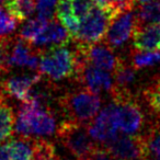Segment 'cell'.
I'll return each mask as SVG.
<instances>
[{
    "mask_svg": "<svg viewBox=\"0 0 160 160\" xmlns=\"http://www.w3.org/2000/svg\"><path fill=\"white\" fill-rule=\"evenodd\" d=\"M67 45L54 46L41 52L38 65V72L41 75L53 81L70 78L76 79L85 59L75 45L73 48H69Z\"/></svg>",
    "mask_w": 160,
    "mask_h": 160,
    "instance_id": "cell-1",
    "label": "cell"
},
{
    "mask_svg": "<svg viewBox=\"0 0 160 160\" xmlns=\"http://www.w3.org/2000/svg\"><path fill=\"white\" fill-rule=\"evenodd\" d=\"M57 104L65 120L88 126L98 115L101 98L99 93L85 87L60 94Z\"/></svg>",
    "mask_w": 160,
    "mask_h": 160,
    "instance_id": "cell-2",
    "label": "cell"
},
{
    "mask_svg": "<svg viewBox=\"0 0 160 160\" xmlns=\"http://www.w3.org/2000/svg\"><path fill=\"white\" fill-rule=\"evenodd\" d=\"M56 131L53 110L33 102H22L18 110L14 132L23 137H47Z\"/></svg>",
    "mask_w": 160,
    "mask_h": 160,
    "instance_id": "cell-3",
    "label": "cell"
},
{
    "mask_svg": "<svg viewBox=\"0 0 160 160\" xmlns=\"http://www.w3.org/2000/svg\"><path fill=\"white\" fill-rule=\"evenodd\" d=\"M60 142L77 160H89L98 144L88 132L87 125L64 120L57 128Z\"/></svg>",
    "mask_w": 160,
    "mask_h": 160,
    "instance_id": "cell-4",
    "label": "cell"
},
{
    "mask_svg": "<svg viewBox=\"0 0 160 160\" xmlns=\"http://www.w3.org/2000/svg\"><path fill=\"white\" fill-rule=\"evenodd\" d=\"M114 18L110 9L93 3L89 13L80 21L79 29L72 41L86 46L101 42L104 40L110 23Z\"/></svg>",
    "mask_w": 160,
    "mask_h": 160,
    "instance_id": "cell-5",
    "label": "cell"
},
{
    "mask_svg": "<svg viewBox=\"0 0 160 160\" xmlns=\"http://www.w3.org/2000/svg\"><path fill=\"white\" fill-rule=\"evenodd\" d=\"M116 107V123L122 133L136 135L145 126L146 116L136 94L113 100Z\"/></svg>",
    "mask_w": 160,
    "mask_h": 160,
    "instance_id": "cell-6",
    "label": "cell"
},
{
    "mask_svg": "<svg viewBox=\"0 0 160 160\" xmlns=\"http://www.w3.org/2000/svg\"><path fill=\"white\" fill-rule=\"evenodd\" d=\"M102 146L115 160H144L148 155L146 139L142 134H118L116 137Z\"/></svg>",
    "mask_w": 160,
    "mask_h": 160,
    "instance_id": "cell-7",
    "label": "cell"
},
{
    "mask_svg": "<svg viewBox=\"0 0 160 160\" xmlns=\"http://www.w3.org/2000/svg\"><path fill=\"white\" fill-rule=\"evenodd\" d=\"M41 52L19 36L11 38L7 53V67L9 71L13 67H27L31 70L38 69Z\"/></svg>",
    "mask_w": 160,
    "mask_h": 160,
    "instance_id": "cell-8",
    "label": "cell"
},
{
    "mask_svg": "<svg viewBox=\"0 0 160 160\" xmlns=\"http://www.w3.org/2000/svg\"><path fill=\"white\" fill-rule=\"evenodd\" d=\"M137 24V14L133 9L122 12L111 21L103 41L111 48H118L133 36Z\"/></svg>",
    "mask_w": 160,
    "mask_h": 160,
    "instance_id": "cell-9",
    "label": "cell"
},
{
    "mask_svg": "<svg viewBox=\"0 0 160 160\" xmlns=\"http://www.w3.org/2000/svg\"><path fill=\"white\" fill-rule=\"evenodd\" d=\"M115 113V103L112 101L88 125L89 134L96 142H100V145L109 142L118 134Z\"/></svg>",
    "mask_w": 160,
    "mask_h": 160,
    "instance_id": "cell-10",
    "label": "cell"
},
{
    "mask_svg": "<svg viewBox=\"0 0 160 160\" xmlns=\"http://www.w3.org/2000/svg\"><path fill=\"white\" fill-rule=\"evenodd\" d=\"M75 81L83 85L86 88L100 94L101 92H109L113 90V77L109 71L93 66L85 60L81 65Z\"/></svg>",
    "mask_w": 160,
    "mask_h": 160,
    "instance_id": "cell-11",
    "label": "cell"
},
{
    "mask_svg": "<svg viewBox=\"0 0 160 160\" xmlns=\"http://www.w3.org/2000/svg\"><path fill=\"white\" fill-rule=\"evenodd\" d=\"M75 47L78 49L82 58L89 64L101 68L107 71H113L118 64V57L113 53V48L105 44L104 41H101L92 45H80L73 42Z\"/></svg>",
    "mask_w": 160,
    "mask_h": 160,
    "instance_id": "cell-12",
    "label": "cell"
},
{
    "mask_svg": "<svg viewBox=\"0 0 160 160\" xmlns=\"http://www.w3.org/2000/svg\"><path fill=\"white\" fill-rule=\"evenodd\" d=\"M71 41L72 38L66 28L60 23V21H58V19L53 18L47 22L46 27L32 42V45L42 52L54 46L67 45L71 43Z\"/></svg>",
    "mask_w": 160,
    "mask_h": 160,
    "instance_id": "cell-13",
    "label": "cell"
},
{
    "mask_svg": "<svg viewBox=\"0 0 160 160\" xmlns=\"http://www.w3.org/2000/svg\"><path fill=\"white\" fill-rule=\"evenodd\" d=\"M43 76L40 72L34 73H22L8 77L1 80V87L6 98H13L20 101L21 103L27 100L29 92L38 83Z\"/></svg>",
    "mask_w": 160,
    "mask_h": 160,
    "instance_id": "cell-14",
    "label": "cell"
},
{
    "mask_svg": "<svg viewBox=\"0 0 160 160\" xmlns=\"http://www.w3.org/2000/svg\"><path fill=\"white\" fill-rule=\"evenodd\" d=\"M132 38L135 49L160 52V23L137 24Z\"/></svg>",
    "mask_w": 160,
    "mask_h": 160,
    "instance_id": "cell-15",
    "label": "cell"
},
{
    "mask_svg": "<svg viewBox=\"0 0 160 160\" xmlns=\"http://www.w3.org/2000/svg\"><path fill=\"white\" fill-rule=\"evenodd\" d=\"M10 160H34V147L32 137H19L9 142Z\"/></svg>",
    "mask_w": 160,
    "mask_h": 160,
    "instance_id": "cell-16",
    "label": "cell"
},
{
    "mask_svg": "<svg viewBox=\"0 0 160 160\" xmlns=\"http://www.w3.org/2000/svg\"><path fill=\"white\" fill-rule=\"evenodd\" d=\"M140 98L147 105L149 111L155 114V116L160 115V76L156 75L148 83V86L142 89Z\"/></svg>",
    "mask_w": 160,
    "mask_h": 160,
    "instance_id": "cell-17",
    "label": "cell"
},
{
    "mask_svg": "<svg viewBox=\"0 0 160 160\" xmlns=\"http://www.w3.org/2000/svg\"><path fill=\"white\" fill-rule=\"evenodd\" d=\"M14 110L7 101L0 102V140L12 137L16 127Z\"/></svg>",
    "mask_w": 160,
    "mask_h": 160,
    "instance_id": "cell-18",
    "label": "cell"
},
{
    "mask_svg": "<svg viewBox=\"0 0 160 160\" xmlns=\"http://www.w3.org/2000/svg\"><path fill=\"white\" fill-rule=\"evenodd\" d=\"M3 5L20 22L29 19L36 10V0H7Z\"/></svg>",
    "mask_w": 160,
    "mask_h": 160,
    "instance_id": "cell-19",
    "label": "cell"
},
{
    "mask_svg": "<svg viewBox=\"0 0 160 160\" xmlns=\"http://www.w3.org/2000/svg\"><path fill=\"white\" fill-rule=\"evenodd\" d=\"M129 62L136 70L157 66L160 65V52L138 51L134 48L129 53Z\"/></svg>",
    "mask_w": 160,
    "mask_h": 160,
    "instance_id": "cell-20",
    "label": "cell"
},
{
    "mask_svg": "<svg viewBox=\"0 0 160 160\" xmlns=\"http://www.w3.org/2000/svg\"><path fill=\"white\" fill-rule=\"evenodd\" d=\"M136 14L138 24L160 23V0H150L148 2L142 3Z\"/></svg>",
    "mask_w": 160,
    "mask_h": 160,
    "instance_id": "cell-21",
    "label": "cell"
},
{
    "mask_svg": "<svg viewBox=\"0 0 160 160\" xmlns=\"http://www.w3.org/2000/svg\"><path fill=\"white\" fill-rule=\"evenodd\" d=\"M49 20L42 18V17L38 16L36 18L30 19L28 20L24 24L22 25V28L20 29L19 32V38H22V40L29 42L30 44H32L35 38L43 31L45 27H46L47 22Z\"/></svg>",
    "mask_w": 160,
    "mask_h": 160,
    "instance_id": "cell-22",
    "label": "cell"
},
{
    "mask_svg": "<svg viewBox=\"0 0 160 160\" xmlns=\"http://www.w3.org/2000/svg\"><path fill=\"white\" fill-rule=\"evenodd\" d=\"M142 135L145 136V139H146L149 155L160 158V127L150 123L146 133Z\"/></svg>",
    "mask_w": 160,
    "mask_h": 160,
    "instance_id": "cell-23",
    "label": "cell"
},
{
    "mask_svg": "<svg viewBox=\"0 0 160 160\" xmlns=\"http://www.w3.org/2000/svg\"><path fill=\"white\" fill-rule=\"evenodd\" d=\"M20 21L16 19L7 9L0 6V38L11 34L17 29Z\"/></svg>",
    "mask_w": 160,
    "mask_h": 160,
    "instance_id": "cell-24",
    "label": "cell"
},
{
    "mask_svg": "<svg viewBox=\"0 0 160 160\" xmlns=\"http://www.w3.org/2000/svg\"><path fill=\"white\" fill-rule=\"evenodd\" d=\"M57 0H36V10L40 17L51 20L54 18Z\"/></svg>",
    "mask_w": 160,
    "mask_h": 160,
    "instance_id": "cell-25",
    "label": "cell"
},
{
    "mask_svg": "<svg viewBox=\"0 0 160 160\" xmlns=\"http://www.w3.org/2000/svg\"><path fill=\"white\" fill-rule=\"evenodd\" d=\"M56 18L59 21H62L69 17L75 16L72 10V0H59L56 3L55 8Z\"/></svg>",
    "mask_w": 160,
    "mask_h": 160,
    "instance_id": "cell-26",
    "label": "cell"
},
{
    "mask_svg": "<svg viewBox=\"0 0 160 160\" xmlns=\"http://www.w3.org/2000/svg\"><path fill=\"white\" fill-rule=\"evenodd\" d=\"M93 6L92 0H72L73 14L80 21L83 20Z\"/></svg>",
    "mask_w": 160,
    "mask_h": 160,
    "instance_id": "cell-27",
    "label": "cell"
},
{
    "mask_svg": "<svg viewBox=\"0 0 160 160\" xmlns=\"http://www.w3.org/2000/svg\"><path fill=\"white\" fill-rule=\"evenodd\" d=\"M10 41L11 38H8V36L0 38V76L9 72V69L7 67V53Z\"/></svg>",
    "mask_w": 160,
    "mask_h": 160,
    "instance_id": "cell-28",
    "label": "cell"
},
{
    "mask_svg": "<svg viewBox=\"0 0 160 160\" xmlns=\"http://www.w3.org/2000/svg\"><path fill=\"white\" fill-rule=\"evenodd\" d=\"M0 160H10V151L8 142L0 146Z\"/></svg>",
    "mask_w": 160,
    "mask_h": 160,
    "instance_id": "cell-29",
    "label": "cell"
},
{
    "mask_svg": "<svg viewBox=\"0 0 160 160\" xmlns=\"http://www.w3.org/2000/svg\"><path fill=\"white\" fill-rule=\"evenodd\" d=\"M92 2L97 6H101V7H107L110 2H111V0H92Z\"/></svg>",
    "mask_w": 160,
    "mask_h": 160,
    "instance_id": "cell-30",
    "label": "cell"
},
{
    "mask_svg": "<svg viewBox=\"0 0 160 160\" xmlns=\"http://www.w3.org/2000/svg\"><path fill=\"white\" fill-rule=\"evenodd\" d=\"M7 98H6L5 93H3V90L2 87H1V80H0V102H2V101H6Z\"/></svg>",
    "mask_w": 160,
    "mask_h": 160,
    "instance_id": "cell-31",
    "label": "cell"
},
{
    "mask_svg": "<svg viewBox=\"0 0 160 160\" xmlns=\"http://www.w3.org/2000/svg\"><path fill=\"white\" fill-rule=\"evenodd\" d=\"M144 160H160V158L159 157H156V156H152V155H149V153H148Z\"/></svg>",
    "mask_w": 160,
    "mask_h": 160,
    "instance_id": "cell-32",
    "label": "cell"
},
{
    "mask_svg": "<svg viewBox=\"0 0 160 160\" xmlns=\"http://www.w3.org/2000/svg\"><path fill=\"white\" fill-rule=\"evenodd\" d=\"M135 2H138V3H145V2H148L150 0H134Z\"/></svg>",
    "mask_w": 160,
    "mask_h": 160,
    "instance_id": "cell-33",
    "label": "cell"
},
{
    "mask_svg": "<svg viewBox=\"0 0 160 160\" xmlns=\"http://www.w3.org/2000/svg\"><path fill=\"white\" fill-rule=\"evenodd\" d=\"M6 1H7V0H0V6H1V5H3V3H5Z\"/></svg>",
    "mask_w": 160,
    "mask_h": 160,
    "instance_id": "cell-34",
    "label": "cell"
}]
</instances>
